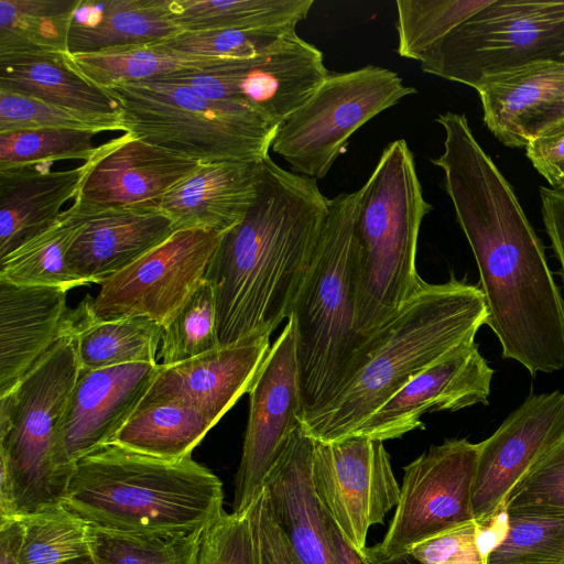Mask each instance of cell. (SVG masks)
<instances>
[{
	"instance_id": "681fc988",
	"label": "cell",
	"mask_w": 564,
	"mask_h": 564,
	"mask_svg": "<svg viewBox=\"0 0 564 564\" xmlns=\"http://www.w3.org/2000/svg\"><path fill=\"white\" fill-rule=\"evenodd\" d=\"M564 123V97L542 105L528 113L518 127L519 148H525L529 140Z\"/></svg>"
},
{
	"instance_id": "3957f363",
	"label": "cell",
	"mask_w": 564,
	"mask_h": 564,
	"mask_svg": "<svg viewBox=\"0 0 564 564\" xmlns=\"http://www.w3.org/2000/svg\"><path fill=\"white\" fill-rule=\"evenodd\" d=\"M487 316L479 286L454 275L426 282L368 339L354 371L324 406L302 420V429L321 443L352 437L415 376L474 341Z\"/></svg>"
},
{
	"instance_id": "b9f144b4",
	"label": "cell",
	"mask_w": 564,
	"mask_h": 564,
	"mask_svg": "<svg viewBox=\"0 0 564 564\" xmlns=\"http://www.w3.org/2000/svg\"><path fill=\"white\" fill-rule=\"evenodd\" d=\"M501 509L507 513L564 517V437L517 482Z\"/></svg>"
},
{
	"instance_id": "f1b7e54d",
	"label": "cell",
	"mask_w": 564,
	"mask_h": 564,
	"mask_svg": "<svg viewBox=\"0 0 564 564\" xmlns=\"http://www.w3.org/2000/svg\"><path fill=\"white\" fill-rule=\"evenodd\" d=\"M67 58L82 76L100 88L187 73L239 68L250 61L192 55L162 43L67 54Z\"/></svg>"
},
{
	"instance_id": "db71d44e",
	"label": "cell",
	"mask_w": 564,
	"mask_h": 564,
	"mask_svg": "<svg viewBox=\"0 0 564 564\" xmlns=\"http://www.w3.org/2000/svg\"><path fill=\"white\" fill-rule=\"evenodd\" d=\"M542 176L552 188L564 191V162L552 166Z\"/></svg>"
},
{
	"instance_id": "60d3db41",
	"label": "cell",
	"mask_w": 564,
	"mask_h": 564,
	"mask_svg": "<svg viewBox=\"0 0 564 564\" xmlns=\"http://www.w3.org/2000/svg\"><path fill=\"white\" fill-rule=\"evenodd\" d=\"M41 128L126 132L122 115L84 112L0 89V133Z\"/></svg>"
},
{
	"instance_id": "c3c4849f",
	"label": "cell",
	"mask_w": 564,
	"mask_h": 564,
	"mask_svg": "<svg viewBox=\"0 0 564 564\" xmlns=\"http://www.w3.org/2000/svg\"><path fill=\"white\" fill-rule=\"evenodd\" d=\"M524 150L541 175L552 166L564 162V123L530 139Z\"/></svg>"
},
{
	"instance_id": "4dcf8cb0",
	"label": "cell",
	"mask_w": 564,
	"mask_h": 564,
	"mask_svg": "<svg viewBox=\"0 0 564 564\" xmlns=\"http://www.w3.org/2000/svg\"><path fill=\"white\" fill-rule=\"evenodd\" d=\"M80 369L96 370L134 362L159 364L163 326L148 317L93 321L80 303L73 310Z\"/></svg>"
},
{
	"instance_id": "44dd1931",
	"label": "cell",
	"mask_w": 564,
	"mask_h": 564,
	"mask_svg": "<svg viewBox=\"0 0 564 564\" xmlns=\"http://www.w3.org/2000/svg\"><path fill=\"white\" fill-rule=\"evenodd\" d=\"M314 441L299 427L268 474L263 491L302 564H336L325 509L313 484Z\"/></svg>"
},
{
	"instance_id": "8d00e7d4",
	"label": "cell",
	"mask_w": 564,
	"mask_h": 564,
	"mask_svg": "<svg viewBox=\"0 0 564 564\" xmlns=\"http://www.w3.org/2000/svg\"><path fill=\"white\" fill-rule=\"evenodd\" d=\"M562 562H564V517L556 516L505 512L501 536L486 555V564H561Z\"/></svg>"
},
{
	"instance_id": "4316f807",
	"label": "cell",
	"mask_w": 564,
	"mask_h": 564,
	"mask_svg": "<svg viewBox=\"0 0 564 564\" xmlns=\"http://www.w3.org/2000/svg\"><path fill=\"white\" fill-rule=\"evenodd\" d=\"M487 128L505 145L519 148L520 121L538 107L564 97V55L528 64L486 80L477 90Z\"/></svg>"
},
{
	"instance_id": "d6a6232c",
	"label": "cell",
	"mask_w": 564,
	"mask_h": 564,
	"mask_svg": "<svg viewBox=\"0 0 564 564\" xmlns=\"http://www.w3.org/2000/svg\"><path fill=\"white\" fill-rule=\"evenodd\" d=\"M314 0H171L183 32L208 30L267 31L296 29Z\"/></svg>"
},
{
	"instance_id": "d6986e66",
	"label": "cell",
	"mask_w": 564,
	"mask_h": 564,
	"mask_svg": "<svg viewBox=\"0 0 564 564\" xmlns=\"http://www.w3.org/2000/svg\"><path fill=\"white\" fill-rule=\"evenodd\" d=\"M494 370L474 341L464 344L426 368L381 405L352 437L399 438L424 429L423 414L487 404Z\"/></svg>"
},
{
	"instance_id": "277c9868",
	"label": "cell",
	"mask_w": 564,
	"mask_h": 564,
	"mask_svg": "<svg viewBox=\"0 0 564 564\" xmlns=\"http://www.w3.org/2000/svg\"><path fill=\"white\" fill-rule=\"evenodd\" d=\"M223 501L221 480L192 455L166 460L115 443L74 465L62 499L95 528L143 536L202 531Z\"/></svg>"
},
{
	"instance_id": "74e56055",
	"label": "cell",
	"mask_w": 564,
	"mask_h": 564,
	"mask_svg": "<svg viewBox=\"0 0 564 564\" xmlns=\"http://www.w3.org/2000/svg\"><path fill=\"white\" fill-rule=\"evenodd\" d=\"M204 530L187 535L143 536L90 525V555L95 564H195Z\"/></svg>"
},
{
	"instance_id": "4fadbf2b",
	"label": "cell",
	"mask_w": 564,
	"mask_h": 564,
	"mask_svg": "<svg viewBox=\"0 0 564 564\" xmlns=\"http://www.w3.org/2000/svg\"><path fill=\"white\" fill-rule=\"evenodd\" d=\"M248 394L249 416L235 477V514L249 510L293 433L302 426L296 343L291 318L270 347Z\"/></svg>"
},
{
	"instance_id": "ba28073f",
	"label": "cell",
	"mask_w": 564,
	"mask_h": 564,
	"mask_svg": "<svg viewBox=\"0 0 564 564\" xmlns=\"http://www.w3.org/2000/svg\"><path fill=\"white\" fill-rule=\"evenodd\" d=\"M79 369L70 310L54 345L0 398V462L11 474L20 517L62 503L68 477L56 466L55 444Z\"/></svg>"
},
{
	"instance_id": "5bb4252c",
	"label": "cell",
	"mask_w": 564,
	"mask_h": 564,
	"mask_svg": "<svg viewBox=\"0 0 564 564\" xmlns=\"http://www.w3.org/2000/svg\"><path fill=\"white\" fill-rule=\"evenodd\" d=\"M312 477L323 508L345 539L365 554L369 529L382 523L400 498L383 442L359 436L314 441Z\"/></svg>"
},
{
	"instance_id": "f5cc1de1",
	"label": "cell",
	"mask_w": 564,
	"mask_h": 564,
	"mask_svg": "<svg viewBox=\"0 0 564 564\" xmlns=\"http://www.w3.org/2000/svg\"><path fill=\"white\" fill-rule=\"evenodd\" d=\"M365 555L370 564H423L415 558L410 552L386 555L381 553L377 546H367Z\"/></svg>"
},
{
	"instance_id": "836d02e7",
	"label": "cell",
	"mask_w": 564,
	"mask_h": 564,
	"mask_svg": "<svg viewBox=\"0 0 564 564\" xmlns=\"http://www.w3.org/2000/svg\"><path fill=\"white\" fill-rule=\"evenodd\" d=\"M82 0H0V56L67 55Z\"/></svg>"
},
{
	"instance_id": "9a60e30c",
	"label": "cell",
	"mask_w": 564,
	"mask_h": 564,
	"mask_svg": "<svg viewBox=\"0 0 564 564\" xmlns=\"http://www.w3.org/2000/svg\"><path fill=\"white\" fill-rule=\"evenodd\" d=\"M328 75L322 51L294 30L242 67L191 73L180 82L208 99L242 104L279 127L314 95Z\"/></svg>"
},
{
	"instance_id": "6da1fadb",
	"label": "cell",
	"mask_w": 564,
	"mask_h": 564,
	"mask_svg": "<svg viewBox=\"0 0 564 564\" xmlns=\"http://www.w3.org/2000/svg\"><path fill=\"white\" fill-rule=\"evenodd\" d=\"M444 149L431 162L475 257L487 308L502 357L533 377L564 369V297L544 247L516 194L478 143L464 113L436 118Z\"/></svg>"
},
{
	"instance_id": "83f0119b",
	"label": "cell",
	"mask_w": 564,
	"mask_h": 564,
	"mask_svg": "<svg viewBox=\"0 0 564 564\" xmlns=\"http://www.w3.org/2000/svg\"><path fill=\"white\" fill-rule=\"evenodd\" d=\"M0 89L84 112L121 115L118 104L82 76L67 55L0 56Z\"/></svg>"
},
{
	"instance_id": "484cf974",
	"label": "cell",
	"mask_w": 564,
	"mask_h": 564,
	"mask_svg": "<svg viewBox=\"0 0 564 564\" xmlns=\"http://www.w3.org/2000/svg\"><path fill=\"white\" fill-rule=\"evenodd\" d=\"M171 0H82L69 30L68 54L162 43L183 30Z\"/></svg>"
},
{
	"instance_id": "e575fe53",
	"label": "cell",
	"mask_w": 564,
	"mask_h": 564,
	"mask_svg": "<svg viewBox=\"0 0 564 564\" xmlns=\"http://www.w3.org/2000/svg\"><path fill=\"white\" fill-rule=\"evenodd\" d=\"M489 2L490 0L397 1V53L401 57L420 62L433 45Z\"/></svg>"
},
{
	"instance_id": "11a10c76",
	"label": "cell",
	"mask_w": 564,
	"mask_h": 564,
	"mask_svg": "<svg viewBox=\"0 0 564 564\" xmlns=\"http://www.w3.org/2000/svg\"><path fill=\"white\" fill-rule=\"evenodd\" d=\"M63 564H95L90 554L82 556L79 558L68 561Z\"/></svg>"
},
{
	"instance_id": "816d5d0a",
	"label": "cell",
	"mask_w": 564,
	"mask_h": 564,
	"mask_svg": "<svg viewBox=\"0 0 564 564\" xmlns=\"http://www.w3.org/2000/svg\"><path fill=\"white\" fill-rule=\"evenodd\" d=\"M326 524L330 547L336 564H370L364 553L357 551L343 535L330 516L326 512Z\"/></svg>"
},
{
	"instance_id": "7dc6e473",
	"label": "cell",
	"mask_w": 564,
	"mask_h": 564,
	"mask_svg": "<svg viewBox=\"0 0 564 564\" xmlns=\"http://www.w3.org/2000/svg\"><path fill=\"white\" fill-rule=\"evenodd\" d=\"M541 213L564 284V191L540 187Z\"/></svg>"
},
{
	"instance_id": "ee69618b",
	"label": "cell",
	"mask_w": 564,
	"mask_h": 564,
	"mask_svg": "<svg viewBox=\"0 0 564 564\" xmlns=\"http://www.w3.org/2000/svg\"><path fill=\"white\" fill-rule=\"evenodd\" d=\"M195 564H258L254 531L249 510L223 511L202 533Z\"/></svg>"
},
{
	"instance_id": "e0dca14e",
	"label": "cell",
	"mask_w": 564,
	"mask_h": 564,
	"mask_svg": "<svg viewBox=\"0 0 564 564\" xmlns=\"http://www.w3.org/2000/svg\"><path fill=\"white\" fill-rule=\"evenodd\" d=\"M160 364L134 362L79 369L55 444L57 468L68 478L74 465L110 444L145 398Z\"/></svg>"
},
{
	"instance_id": "ac0fdd59",
	"label": "cell",
	"mask_w": 564,
	"mask_h": 564,
	"mask_svg": "<svg viewBox=\"0 0 564 564\" xmlns=\"http://www.w3.org/2000/svg\"><path fill=\"white\" fill-rule=\"evenodd\" d=\"M75 198L97 209L160 210L175 185L202 163L148 143L130 132L97 147Z\"/></svg>"
},
{
	"instance_id": "1f68e13d",
	"label": "cell",
	"mask_w": 564,
	"mask_h": 564,
	"mask_svg": "<svg viewBox=\"0 0 564 564\" xmlns=\"http://www.w3.org/2000/svg\"><path fill=\"white\" fill-rule=\"evenodd\" d=\"M214 424L198 410L180 402H141L111 443L166 459L192 455Z\"/></svg>"
},
{
	"instance_id": "7bdbcfd3",
	"label": "cell",
	"mask_w": 564,
	"mask_h": 564,
	"mask_svg": "<svg viewBox=\"0 0 564 564\" xmlns=\"http://www.w3.org/2000/svg\"><path fill=\"white\" fill-rule=\"evenodd\" d=\"M208 30L182 32L162 42L163 45L192 55L246 61L267 53L284 34L294 31Z\"/></svg>"
},
{
	"instance_id": "ffe728a7",
	"label": "cell",
	"mask_w": 564,
	"mask_h": 564,
	"mask_svg": "<svg viewBox=\"0 0 564 564\" xmlns=\"http://www.w3.org/2000/svg\"><path fill=\"white\" fill-rule=\"evenodd\" d=\"M270 347V336H256L182 362L160 364L142 402H180L215 425L248 393Z\"/></svg>"
},
{
	"instance_id": "8fae6325",
	"label": "cell",
	"mask_w": 564,
	"mask_h": 564,
	"mask_svg": "<svg viewBox=\"0 0 564 564\" xmlns=\"http://www.w3.org/2000/svg\"><path fill=\"white\" fill-rule=\"evenodd\" d=\"M221 235L176 230L100 284L96 297L86 296L82 301L86 314L98 322L142 316L164 327L204 279Z\"/></svg>"
},
{
	"instance_id": "d4e9b609",
	"label": "cell",
	"mask_w": 564,
	"mask_h": 564,
	"mask_svg": "<svg viewBox=\"0 0 564 564\" xmlns=\"http://www.w3.org/2000/svg\"><path fill=\"white\" fill-rule=\"evenodd\" d=\"M48 165L0 170V259L54 223L88 173L86 162L63 171Z\"/></svg>"
},
{
	"instance_id": "ab89813d",
	"label": "cell",
	"mask_w": 564,
	"mask_h": 564,
	"mask_svg": "<svg viewBox=\"0 0 564 564\" xmlns=\"http://www.w3.org/2000/svg\"><path fill=\"white\" fill-rule=\"evenodd\" d=\"M96 133L85 130L41 128L0 133V170L52 164L61 160L89 161L96 153Z\"/></svg>"
},
{
	"instance_id": "5b68a950",
	"label": "cell",
	"mask_w": 564,
	"mask_h": 564,
	"mask_svg": "<svg viewBox=\"0 0 564 564\" xmlns=\"http://www.w3.org/2000/svg\"><path fill=\"white\" fill-rule=\"evenodd\" d=\"M359 199L360 189L329 199L310 271L288 317L294 324L301 422L332 399L366 347L356 327Z\"/></svg>"
},
{
	"instance_id": "2e32d148",
	"label": "cell",
	"mask_w": 564,
	"mask_h": 564,
	"mask_svg": "<svg viewBox=\"0 0 564 564\" xmlns=\"http://www.w3.org/2000/svg\"><path fill=\"white\" fill-rule=\"evenodd\" d=\"M563 437L564 393L529 397L479 443L471 489L474 520H491L517 482Z\"/></svg>"
},
{
	"instance_id": "603a6c76",
	"label": "cell",
	"mask_w": 564,
	"mask_h": 564,
	"mask_svg": "<svg viewBox=\"0 0 564 564\" xmlns=\"http://www.w3.org/2000/svg\"><path fill=\"white\" fill-rule=\"evenodd\" d=\"M175 231L171 218L161 210H101L75 238L66 262L87 284H102Z\"/></svg>"
},
{
	"instance_id": "7c38bea8",
	"label": "cell",
	"mask_w": 564,
	"mask_h": 564,
	"mask_svg": "<svg viewBox=\"0 0 564 564\" xmlns=\"http://www.w3.org/2000/svg\"><path fill=\"white\" fill-rule=\"evenodd\" d=\"M479 443L448 438L404 466L400 498L377 549L386 555L415 545L474 520L471 489Z\"/></svg>"
},
{
	"instance_id": "7402d4cb",
	"label": "cell",
	"mask_w": 564,
	"mask_h": 564,
	"mask_svg": "<svg viewBox=\"0 0 564 564\" xmlns=\"http://www.w3.org/2000/svg\"><path fill=\"white\" fill-rule=\"evenodd\" d=\"M67 291L0 280V398L9 394L63 334Z\"/></svg>"
},
{
	"instance_id": "bcb514c9",
	"label": "cell",
	"mask_w": 564,
	"mask_h": 564,
	"mask_svg": "<svg viewBox=\"0 0 564 564\" xmlns=\"http://www.w3.org/2000/svg\"><path fill=\"white\" fill-rule=\"evenodd\" d=\"M249 514L256 536L258 564H302L276 523L263 490L249 508Z\"/></svg>"
},
{
	"instance_id": "7a4b0ae2",
	"label": "cell",
	"mask_w": 564,
	"mask_h": 564,
	"mask_svg": "<svg viewBox=\"0 0 564 564\" xmlns=\"http://www.w3.org/2000/svg\"><path fill=\"white\" fill-rule=\"evenodd\" d=\"M328 206L316 180L282 169L270 155L258 163L256 199L221 235L204 275L215 295L220 347L271 336L288 319Z\"/></svg>"
},
{
	"instance_id": "f35d334b",
	"label": "cell",
	"mask_w": 564,
	"mask_h": 564,
	"mask_svg": "<svg viewBox=\"0 0 564 564\" xmlns=\"http://www.w3.org/2000/svg\"><path fill=\"white\" fill-rule=\"evenodd\" d=\"M220 347L214 291L205 279L163 327L158 360L170 366Z\"/></svg>"
},
{
	"instance_id": "52a82bcc",
	"label": "cell",
	"mask_w": 564,
	"mask_h": 564,
	"mask_svg": "<svg viewBox=\"0 0 564 564\" xmlns=\"http://www.w3.org/2000/svg\"><path fill=\"white\" fill-rule=\"evenodd\" d=\"M119 106L126 132L202 164L260 162L278 127L242 104L212 100L189 86L150 80L102 88Z\"/></svg>"
},
{
	"instance_id": "f546056e",
	"label": "cell",
	"mask_w": 564,
	"mask_h": 564,
	"mask_svg": "<svg viewBox=\"0 0 564 564\" xmlns=\"http://www.w3.org/2000/svg\"><path fill=\"white\" fill-rule=\"evenodd\" d=\"M99 212L75 198L47 228L0 259V280L65 291L87 285L68 268L66 256L75 238Z\"/></svg>"
},
{
	"instance_id": "8992f818",
	"label": "cell",
	"mask_w": 564,
	"mask_h": 564,
	"mask_svg": "<svg viewBox=\"0 0 564 564\" xmlns=\"http://www.w3.org/2000/svg\"><path fill=\"white\" fill-rule=\"evenodd\" d=\"M359 189L356 327L367 344L426 283L416 269V251L422 220L433 207L403 139L383 149Z\"/></svg>"
},
{
	"instance_id": "cb8c5ba5",
	"label": "cell",
	"mask_w": 564,
	"mask_h": 564,
	"mask_svg": "<svg viewBox=\"0 0 564 564\" xmlns=\"http://www.w3.org/2000/svg\"><path fill=\"white\" fill-rule=\"evenodd\" d=\"M258 163L221 161L200 164L164 196L160 210L176 230L224 234L247 214L257 196Z\"/></svg>"
},
{
	"instance_id": "d590c367",
	"label": "cell",
	"mask_w": 564,
	"mask_h": 564,
	"mask_svg": "<svg viewBox=\"0 0 564 564\" xmlns=\"http://www.w3.org/2000/svg\"><path fill=\"white\" fill-rule=\"evenodd\" d=\"M20 564H63L90 554V524L63 503L21 516Z\"/></svg>"
},
{
	"instance_id": "f6af8a7d",
	"label": "cell",
	"mask_w": 564,
	"mask_h": 564,
	"mask_svg": "<svg viewBox=\"0 0 564 564\" xmlns=\"http://www.w3.org/2000/svg\"><path fill=\"white\" fill-rule=\"evenodd\" d=\"M480 530L473 520L423 541L409 552L423 564H486Z\"/></svg>"
},
{
	"instance_id": "9c48e42d",
	"label": "cell",
	"mask_w": 564,
	"mask_h": 564,
	"mask_svg": "<svg viewBox=\"0 0 564 564\" xmlns=\"http://www.w3.org/2000/svg\"><path fill=\"white\" fill-rule=\"evenodd\" d=\"M564 55V0H490L421 58L424 73L477 90L486 80Z\"/></svg>"
},
{
	"instance_id": "30bf717a",
	"label": "cell",
	"mask_w": 564,
	"mask_h": 564,
	"mask_svg": "<svg viewBox=\"0 0 564 564\" xmlns=\"http://www.w3.org/2000/svg\"><path fill=\"white\" fill-rule=\"evenodd\" d=\"M415 93L395 72L376 65L329 74L278 127L271 150L292 172L316 181L324 178L361 126Z\"/></svg>"
},
{
	"instance_id": "f907efd6",
	"label": "cell",
	"mask_w": 564,
	"mask_h": 564,
	"mask_svg": "<svg viewBox=\"0 0 564 564\" xmlns=\"http://www.w3.org/2000/svg\"><path fill=\"white\" fill-rule=\"evenodd\" d=\"M24 529L21 517L0 524V564H20Z\"/></svg>"
},
{
	"instance_id": "9f6ffc18",
	"label": "cell",
	"mask_w": 564,
	"mask_h": 564,
	"mask_svg": "<svg viewBox=\"0 0 564 564\" xmlns=\"http://www.w3.org/2000/svg\"><path fill=\"white\" fill-rule=\"evenodd\" d=\"M561 564H564V562H562Z\"/></svg>"
}]
</instances>
